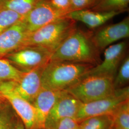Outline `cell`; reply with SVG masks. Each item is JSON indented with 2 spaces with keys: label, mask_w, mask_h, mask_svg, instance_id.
<instances>
[{
  "label": "cell",
  "mask_w": 129,
  "mask_h": 129,
  "mask_svg": "<svg viewBox=\"0 0 129 129\" xmlns=\"http://www.w3.org/2000/svg\"><path fill=\"white\" fill-rule=\"evenodd\" d=\"M49 129H80L79 123L74 118L67 117L58 120Z\"/></svg>",
  "instance_id": "24"
},
{
  "label": "cell",
  "mask_w": 129,
  "mask_h": 129,
  "mask_svg": "<svg viewBox=\"0 0 129 129\" xmlns=\"http://www.w3.org/2000/svg\"><path fill=\"white\" fill-rule=\"evenodd\" d=\"M29 34L23 19L0 34V58L22 47Z\"/></svg>",
  "instance_id": "12"
},
{
  "label": "cell",
  "mask_w": 129,
  "mask_h": 129,
  "mask_svg": "<svg viewBox=\"0 0 129 129\" xmlns=\"http://www.w3.org/2000/svg\"><path fill=\"white\" fill-rule=\"evenodd\" d=\"M52 54L42 47L26 46L10 53L4 58L16 69L25 72L46 66L50 61Z\"/></svg>",
  "instance_id": "6"
},
{
  "label": "cell",
  "mask_w": 129,
  "mask_h": 129,
  "mask_svg": "<svg viewBox=\"0 0 129 129\" xmlns=\"http://www.w3.org/2000/svg\"><path fill=\"white\" fill-rule=\"evenodd\" d=\"M96 0H70L71 12L90 9L95 3Z\"/></svg>",
  "instance_id": "25"
},
{
  "label": "cell",
  "mask_w": 129,
  "mask_h": 129,
  "mask_svg": "<svg viewBox=\"0 0 129 129\" xmlns=\"http://www.w3.org/2000/svg\"><path fill=\"white\" fill-rule=\"evenodd\" d=\"M6 100L5 99V98L2 95L1 93L0 92V105L4 103V102H6Z\"/></svg>",
  "instance_id": "28"
},
{
  "label": "cell",
  "mask_w": 129,
  "mask_h": 129,
  "mask_svg": "<svg viewBox=\"0 0 129 129\" xmlns=\"http://www.w3.org/2000/svg\"><path fill=\"white\" fill-rule=\"evenodd\" d=\"M62 91L42 88L32 103L36 111L37 129H45L46 118Z\"/></svg>",
  "instance_id": "14"
},
{
  "label": "cell",
  "mask_w": 129,
  "mask_h": 129,
  "mask_svg": "<svg viewBox=\"0 0 129 129\" xmlns=\"http://www.w3.org/2000/svg\"></svg>",
  "instance_id": "30"
},
{
  "label": "cell",
  "mask_w": 129,
  "mask_h": 129,
  "mask_svg": "<svg viewBox=\"0 0 129 129\" xmlns=\"http://www.w3.org/2000/svg\"><path fill=\"white\" fill-rule=\"evenodd\" d=\"M129 81V55L125 57L122 61L115 76L113 80V86L115 89L124 88L127 86Z\"/></svg>",
  "instance_id": "22"
},
{
  "label": "cell",
  "mask_w": 129,
  "mask_h": 129,
  "mask_svg": "<svg viewBox=\"0 0 129 129\" xmlns=\"http://www.w3.org/2000/svg\"><path fill=\"white\" fill-rule=\"evenodd\" d=\"M14 81L0 83V92L22 121L25 129H37L35 108L21 96L14 86Z\"/></svg>",
  "instance_id": "7"
},
{
  "label": "cell",
  "mask_w": 129,
  "mask_h": 129,
  "mask_svg": "<svg viewBox=\"0 0 129 129\" xmlns=\"http://www.w3.org/2000/svg\"><path fill=\"white\" fill-rule=\"evenodd\" d=\"M16 129H25L23 122H22V121L19 118L18 121H17V123Z\"/></svg>",
  "instance_id": "27"
},
{
  "label": "cell",
  "mask_w": 129,
  "mask_h": 129,
  "mask_svg": "<svg viewBox=\"0 0 129 129\" xmlns=\"http://www.w3.org/2000/svg\"><path fill=\"white\" fill-rule=\"evenodd\" d=\"M93 66L86 63L50 61L42 73V87L57 91L66 90L83 78Z\"/></svg>",
  "instance_id": "2"
},
{
  "label": "cell",
  "mask_w": 129,
  "mask_h": 129,
  "mask_svg": "<svg viewBox=\"0 0 129 129\" xmlns=\"http://www.w3.org/2000/svg\"><path fill=\"white\" fill-rule=\"evenodd\" d=\"M100 52L92 40V32L78 28L52 54L50 61H68L96 66Z\"/></svg>",
  "instance_id": "1"
},
{
  "label": "cell",
  "mask_w": 129,
  "mask_h": 129,
  "mask_svg": "<svg viewBox=\"0 0 129 129\" xmlns=\"http://www.w3.org/2000/svg\"><path fill=\"white\" fill-rule=\"evenodd\" d=\"M42 0H0V9L12 10L25 16Z\"/></svg>",
  "instance_id": "17"
},
{
  "label": "cell",
  "mask_w": 129,
  "mask_h": 129,
  "mask_svg": "<svg viewBox=\"0 0 129 129\" xmlns=\"http://www.w3.org/2000/svg\"><path fill=\"white\" fill-rule=\"evenodd\" d=\"M23 17L12 10L0 9V34L22 20Z\"/></svg>",
  "instance_id": "23"
},
{
  "label": "cell",
  "mask_w": 129,
  "mask_h": 129,
  "mask_svg": "<svg viewBox=\"0 0 129 129\" xmlns=\"http://www.w3.org/2000/svg\"><path fill=\"white\" fill-rule=\"evenodd\" d=\"M67 14L54 8L49 0H42L23 18L28 31L33 32L47 24L66 18Z\"/></svg>",
  "instance_id": "9"
},
{
  "label": "cell",
  "mask_w": 129,
  "mask_h": 129,
  "mask_svg": "<svg viewBox=\"0 0 129 129\" xmlns=\"http://www.w3.org/2000/svg\"><path fill=\"white\" fill-rule=\"evenodd\" d=\"M120 14L119 12L103 13L90 9L73 11L67 14L66 18L71 19L76 22H81L88 27L94 29L100 27L111 19Z\"/></svg>",
  "instance_id": "15"
},
{
  "label": "cell",
  "mask_w": 129,
  "mask_h": 129,
  "mask_svg": "<svg viewBox=\"0 0 129 129\" xmlns=\"http://www.w3.org/2000/svg\"><path fill=\"white\" fill-rule=\"evenodd\" d=\"M127 43L122 41L107 47L102 62L89 69L83 78L87 76H100L113 80L122 61L126 56Z\"/></svg>",
  "instance_id": "8"
},
{
  "label": "cell",
  "mask_w": 129,
  "mask_h": 129,
  "mask_svg": "<svg viewBox=\"0 0 129 129\" xmlns=\"http://www.w3.org/2000/svg\"><path fill=\"white\" fill-rule=\"evenodd\" d=\"M24 72L19 70L4 58H0V83L16 82Z\"/></svg>",
  "instance_id": "20"
},
{
  "label": "cell",
  "mask_w": 129,
  "mask_h": 129,
  "mask_svg": "<svg viewBox=\"0 0 129 129\" xmlns=\"http://www.w3.org/2000/svg\"><path fill=\"white\" fill-rule=\"evenodd\" d=\"M113 79L100 76H87L66 90L83 104L94 102L111 94L115 89Z\"/></svg>",
  "instance_id": "4"
},
{
  "label": "cell",
  "mask_w": 129,
  "mask_h": 129,
  "mask_svg": "<svg viewBox=\"0 0 129 129\" xmlns=\"http://www.w3.org/2000/svg\"><path fill=\"white\" fill-rule=\"evenodd\" d=\"M79 123L80 129H111L113 125V118L111 114L95 116Z\"/></svg>",
  "instance_id": "18"
},
{
  "label": "cell",
  "mask_w": 129,
  "mask_h": 129,
  "mask_svg": "<svg viewBox=\"0 0 129 129\" xmlns=\"http://www.w3.org/2000/svg\"><path fill=\"white\" fill-rule=\"evenodd\" d=\"M129 101V86L116 89L111 94L94 102L83 104L75 119L78 122L95 116L111 114L121 105Z\"/></svg>",
  "instance_id": "5"
},
{
  "label": "cell",
  "mask_w": 129,
  "mask_h": 129,
  "mask_svg": "<svg viewBox=\"0 0 129 129\" xmlns=\"http://www.w3.org/2000/svg\"><path fill=\"white\" fill-rule=\"evenodd\" d=\"M52 5L65 14H69L71 12L70 0H49Z\"/></svg>",
  "instance_id": "26"
},
{
  "label": "cell",
  "mask_w": 129,
  "mask_h": 129,
  "mask_svg": "<svg viewBox=\"0 0 129 129\" xmlns=\"http://www.w3.org/2000/svg\"><path fill=\"white\" fill-rule=\"evenodd\" d=\"M45 67L24 72L17 81L14 82L17 92L32 104L42 88V75Z\"/></svg>",
  "instance_id": "13"
},
{
  "label": "cell",
  "mask_w": 129,
  "mask_h": 129,
  "mask_svg": "<svg viewBox=\"0 0 129 129\" xmlns=\"http://www.w3.org/2000/svg\"><path fill=\"white\" fill-rule=\"evenodd\" d=\"M111 129H114V127H112V128H111Z\"/></svg>",
  "instance_id": "29"
},
{
  "label": "cell",
  "mask_w": 129,
  "mask_h": 129,
  "mask_svg": "<svg viewBox=\"0 0 129 129\" xmlns=\"http://www.w3.org/2000/svg\"><path fill=\"white\" fill-rule=\"evenodd\" d=\"M18 117L7 101L0 105V129H16Z\"/></svg>",
  "instance_id": "19"
},
{
  "label": "cell",
  "mask_w": 129,
  "mask_h": 129,
  "mask_svg": "<svg viewBox=\"0 0 129 129\" xmlns=\"http://www.w3.org/2000/svg\"><path fill=\"white\" fill-rule=\"evenodd\" d=\"M129 37V16L118 23L99 27L95 32H92V42L100 51L106 49L116 42Z\"/></svg>",
  "instance_id": "10"
},
{
  "label": "cell",
  "mask_w": 129,
  "mask_h": 129,
  "mask_svg": "<svg viewBox=\"0 0 129 129\" xmlns=\"http://www.w3.org/2000/svg\"><path fill=\"white\" fill-rule=\"evenodd\" d=\"M77 22L64 18L47 24L28 35L23 46L45 48L52 53L77 28Z\"/></svg>",
  "instance_id": "3"
},
{
  "label": "cell",
  "mask_w": 129,
  "mask_h": 129,
  "mask_svg": "<svg viewBox=\"0 0 129 129\" xmlns=\"http://www.w3.org/2000/svg\"><path fill=\"white\" fill-rule=\"evenodd\" d=\"M81 103L66 90L62 91L46 118L45 129H49L58 120L64 118H75Z\"/></svg>",
  "instance_id": "11"
},
{
  "label": "cell",
  "mask_w": 129,
  "mask_h": 129,
  "mask_svg": "<svg viewBox=\"0 0 129 129\" xmlns=\"http://www.w3.org/2000/svg\"><path fill=\"white\" fill-rule=\"evenodd\" d=\"M129 0H96L90 9L99 12H119L120 14L129 10Z\"/></svg>",
  "instance_id": "16"
},
{
  "label": "cell",
  "mask_w": 129,
  "mask_h": 129,
  "mask_svg": "<svg viewBox=\"0 0 129 129\" xmlns=\"http://www.w3.org/2000/svg\"><path fill=\"white\" fill-rule=\"evenodd\" d=\"M115 129H129V101L123 103L112 114Z\"/></svg>",
  "instance_id": "21"
}]
</instances>
